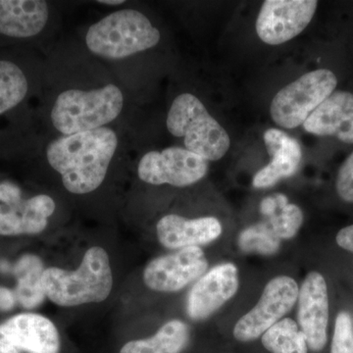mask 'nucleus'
<instances>
[{"mask_svg": "<svg viewBox=\"0 0 353 353\" xmlns=\"http://www.w3.org/2000/svg\"><path fill=\"white\" fill-rule=\"evenodd\" d=\"M59 333L51 320L21 313L0 324V353H59Z\"/></svg>", "mask_w": 353, "mask_h": 353, "instance_id": "obj_10", "label": "nucleus"}, {"mask_svg": "<svg viewBox=\"0 0 353 353\" xmlns=\"http://www.w3.org/2000/svg\"><path fill=\"white\" fill-rule=\"evenodd\" d=\"M208 269V259L199 246L183 248L150 261L143 282L155 292H175L199 280Z\"/></svg>", "mask_w": 353, "mask_h": 353, "instance_id": "obj_11", "label": "nucleus"}, {"mask_svg": "<svg viewBox=\"0 0 353 353\" xmlns=\"http://www.w3.org/2000/svg\"><path fill=\"white\" fill-rule=\"evenodd\" d=\"M97 3L104 4V6H121L124 4V0H99Z\"/></svg>", "mask_w": 353, "mask_h": 353, "instance_id": "obj_30", "label": "nucleus"}, {"mask_svg": "<svg viewBox=\"0 0 353 353\" xmlns=\"http://www.w3.org/2000/svg\"><path fill=\"white\" fill-rule=\"evenodd\" d=\"M331 353H353L352 318L345 311L336 318Z\"/></svg>", "mask_w": 353, "mask_h": 353, "instance_id": "obj_25", "label": "nucleus"}, {"mask_svg": "<svg viewBox=\"0 0 353 353\" xmlns=\"http://www.w3.org/2000/svg\"><path fill=\"white\" fill-rule=\"evenodd\" d=\"M158 241L171 250H183L208 245L222 234V225L215 217L185 219L182 216L169 214L158 221Z\"/></svg>", "mask_w": 353, "mask_h": 353, "instance_id": "obj_15", "label": "nucleus"}, {"mask_svg": "<svg viewBox=\"0 0 353 353\" xmlns=\"http://www.w3.org/2000/svg\"><path fill=\"white\" fill-rule=\"evenodd\" d=\"M263 139L271 161L255 174L252 185L256 189L273 187L279 181L296 174L303 158L299 141L285 132L269 129Z\"/></svg>", "mask_w": 353, "mask_h": 353, "instance_id": "obj_16", "label": "nucleus"}, {"mask_svg": "<svg viewBox=\"0 0 353 353\" xmlns=\"http://www.w3.org/2000/svg\"><path fill=\"white\" fill-rule=\"evenodd\" d=\"M266 218L264 224L281 241L290 240L299 233L303 226L304 216L299 206L289 203L288 197L281 194L277 210Z\"/></svg>", "mask_w": 353, "mask_h": 353, "instance_id": "obj_23", "label": "nucleus"}, {"mask_svg": "<svg viewBox=\"0 0 353 353\" xmlns=\"http://www.w3.org/2000/svg\"><path fill=\"white\" fill-rule=\"evenodd\" d=\"M336 190L343 201L353 203V152L345 159L338 172Z\"/></svg>", "mask_w": 353, "mask_h": 353, "instance_id": "obj_26", "label": "nucleus"}, {"mask_svg": "<svg viewBox=\"0 0 353 353\" xmlns=\"http://www.w3.org/2000/svg\"><path fill=\"white\" fill-rule=\"evenodd\" d=\"M208 171V160L179 146L145 153L138 166L139 178L143 182L178 188L199 182Z\"/></svg>", "mask_w": 353, "mask_h": 353, "instance_id": "obj_8", "label": "nucleus"}, {"mask_svg": "<svg viewBox=\"0 0 353 353\" xmlns=\"http://www.w3.org/2000/svg\"><path fill=\"white\" fill-rule=\"evenodd\" d=\"M43 264L37 255L21 257L14 267L17 277L15 296L17 303L26 309L38 307L46 297L43 283Z\"/></svg>", "mask_w": 353, "mask_h": 353, "instance_id": "obj_20", "label": "nucleus"}, {"mask_svg": "<svg viewBox=\"0 0 353 353\" xmlns=\"http://www.w3.org/2000/svg\"><path fill=\"white\" fill-rule=\"evenodd\" d=\"M303 129L316 136L334 137L343 143H353V94L334 92L303 123Z\"/></svg>", "mask_w": 353, "mask_h": 353, "instance_id": "obj_14", "label": "nucleus"}, {"mask_svg": "<svg viewBox=\"0 0 353 353\" xmlns=\"http://www.w3.org/2000/svg\"><path fill=\"white\" fill-rule=\"evenodd\" d=\"M160 37V32L145 14L123 9L90 26L85 44L97 57L120 60L154 48Z\"/></svg>", "mask_w": 353, "mask_h": 353, "instance_id": "obj_4", "label": "nucleus"}, {"mask_svg": "<svg viewBox=\"0 0 353 353\" xmlns=\"http://www.w3.org/2000/svg\"><path fill=\"white\" fill-rule=\"evenodd\" d=\"M239 245L245 252L271 255L278 252L281 241L264 222L246 228L239 236Z\"/></svg>", "mask_w": 353, "mask_h": 353, "instance_id": "obj_24", "label": "nucleus"}, {"mask_svg": "<svg viewBox=\"0 0 353 353\" xmlns=\"http://www.w3.org/2000/svg\"><path fill=\"white\" fill-rule=\"evenodd\" d=\"M297 322L312 352H321L328 341L329 296L326 280L317 271L306 276L299 289Z\"/></svg>", "mask_w": 353, "mask_h": 353, "instance_id": "obj_12", "label": "nucleus"}, {"mask_svg": "<svg viewBox=\"0 0 353 353\" xmlns=\"http://www.w3.org/2000/svg\"><path fill=\"white\" fill-rule=\"evenodd\" d=\"M262 345L272 353H307V341L290 318L276 323L262 334Z\"/></svg>", "mask_w": 353, "mask_h": 353, "instance_id": "obj_21", "label": "nucleus"}, {"mask_svg": "<svg viewBox=\"0 0 353 353\" xmlns=\"http://www.w3.org/2000/svg\"><path fill=\"white\" fill-rule=\"evenodd\" d=\"M122 90L114 83L95 90H67L58 95L51 109V122L62 136L105 127L124 108Z\"/></svg>", "mask_w": 353, "mask_h": 353, "instance_id": "obj_3", "label": "nucleus"}, {"mask_svg": "<svg viewBox=\"0 0 353 353\" xmlns=\"http://www.w3.org/2000/svg\"><path fill=\"white\" fill-rule=\"evenodd\" d=\"M50 18L43 0H0V34L28 39L43 31Z\"/></svg>", "mask_w": 353, "mask_h": 353, "instance_id": "obj_18", "label": "nucleus"}, {"mask_svg": "<svg viewBox=\"0 0 353 353\" xmlns=\"http://www.w3.org/2000/svg\"><path fill=\"white\" fill-rule=\"evenodd\" d=\"M166 126L176 138H183L185 150L208 161H217L229 150V134L209 114L196 95L182 94L172 102Z\"/></svg>", "mask_w": 353, "mask_h": 353, "instance_id": "obj_5", "label": "nucleus"}, {"mask_svg": "<svg viewBox=\"0 0 353 353\" xmlns=\"http://www.w3.org/2000/svg\"><path fill=\"white\" fill-rule=\"evenodd\" d=\"M238 289L239 272L236 265H216L190 289L185 304L188 315L194 321L208 319L229 301Z\"/></svg>", "mask_w": 353, "mask_h": 353, "instance_id": "obj_13", "label": "nucleus"}, {"mask_svg": "<svg viewBox=\"0 0 353 353\" xmlns=\"http://www.w3.org/2000/svg\"><path fill=\"white\" fill-rule=\"evenodd\" d=\"M17 299H16L15 292L8 288L0 287V311L12 310L15 307Z\"/></svg>", "mask_w": 353, "mask_h": 353, "instance_id": "obj_28", "label": "nucleus"}, {"mask_svg": "<svg viewBox=\"0 0 353 353\" xmlns=\"http://www.w3.org/2000/svg\"><path fill=\"white\" fill-rule=\"evenodd\" d=\"M338 79L328 69L304 74L274 97L270 114L278 126L294 129L303 125L310 114L333 94Z\"/></svg>", "mask_w": 353, "mask_h": 353, "instance_id": "obj_6", "label": "nucleus"}, {"mask_svg": "<svg viewBox=\"0 0 353 353\" xmlns=\"http://www.w3.org/2000/svg\"><path fill=\"white\" fill-rule=\"evenodd\" d=\"M299 294V285L294 279L288 276L272 279L256 305L236 323L234 338L245 343L259 339L292 310Z\"/></svg>", "mask_w": 353, "mask_h": 353, "instance_id": "obj_7", "label": "nucleus"}, {"mask_svg": "<svg viewBox=\"0 0 353 353\" xmlns=\"http://www.w3.org/2000/svg\"><path fill=\"white\" fill-rule=\"evenodd\" d=\"M336 241L341 248L353 253V225L341 229L336 234Z\"/></svg>", "mask_w": 353, "mask_h": 353, "instance_id": "obj_29", "label": "nucleus"}, {"mask_svg": "<svg viewBox=\"0 0 353 353\" xmlns=\"http://www.w3.org/2000/svg\"><path fill=\"white\" fill-rule=\"evenodd\" d=\"M29 92L24 71L9 60H0V115L15 108Z\"/></svg>", "mask_w": 353, "mask_h": 353, "instance_id": "obj_22", "label": "nucleus"}, {"mask_svg": "<svg viewBox=\"0 0 353 353\" xmlns=\"http://www.w3.org/2000/svg\"><path fill=\"white\" fill-rule=\"evenodd\" d=\"M55 202L50 196L38 194L15 205L0 204V236L38 234L44 231L54 213Z\"/></svg>", "mask_w": 353, "mask_h": 353, "instance_id": "obj_17", "label": "nucleus"}, {"mask_svg": "<svg viewBox=\"0 0 353 353\" xmlns=\"http://www.w3.org/2000/svg\"><path fill=\"white\" fill-rule=\"evenodd\" d=\"M118 143L117 134L108 127L62 136L48 145L46 159L69 192L90 194L103 183Z\"/></svg>", "mask_w": 353, "mask_h": 353, "instance_id": "obj_1", "label": "nucleus"}, {"mask_svg": "<svg viewBox=\"0 0 353 353\" xmlns=\"http://www.w3.org/2000/svg\"><path fill=\"white\" fill-rule=\"evenodd\" d=\"M23 201L19 185L11 182L0 183V201L6 205H15Z\"/></svg>", "mask_w": 353, "mask_h": 353, "instance_id": "obj_27", "label": "nucleus"}, {"mask_svg": "<svg viewBox=\"0 0 353 353\" xmlns=\"http://www.w3.org/2000/svg\"><path fill=\"white\" fill-rule=\"evenodd\" d=\"M189 341V326L180 320H172L152 338L129 341L123 345L120 353H181Z\"/></svg>", "mask_w": 353, "mask_h": 353, "instance_id": "obj_19", "label": "nucleus"}, {"mask_svg": "<svg viewBox=\"0 0 353 353\" xmlns=\"http://www.w3.org/2000/svg\"><path fill=\"white\" fill-rule=\"evenodd\" d=\"M43 283L46 297L57 305L73 307L101 303L110 296L113 287L108 252L99 246L90 248L75 271L57 267L44 269Z\"/></svg>", "mask_w": 353, "mask_h": 353, "instance_id": "obj_2", "label": "nucleus"}, {"mask_svg": "<svg viewBox=\"0 0 353 353\" xmlns=\"http://www.w3.org/2000/svg\"><path fill=\"white\" fill-rule=\"evenodd\" d=\"M317 6L315 0H266L255 25L259 39L278 46L296 38L310 24Z\"/></svg>", "mask_w": 353, "mask_h": 353, "instance_id": "obj_9", "label": "nucleus"}]
</instances>
